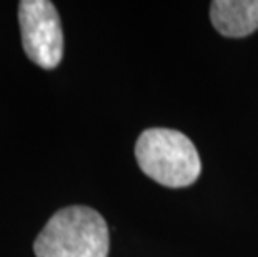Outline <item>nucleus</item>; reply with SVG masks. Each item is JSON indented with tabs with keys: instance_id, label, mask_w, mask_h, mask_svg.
Listing matches in <instances>:
<instances>
[{
	"instance_id": "nucleus-4",
	"label": "nucleus",
	"mask_w": 258,
	"mask_h": 257,
	"mask_svg": "<svg viewBox=\"0 0 258 257\" xmlns=\"http://www.w3.org/2000/svg\"><path fill=\"white\" fill-rule=\"evenodd\" d=\"M210 19L218 34L241 39L258 29V0H215Z\"/></svg>"
},
{
	"instance_id": "nucleus-3",
	"label": "nucleus",
	"mask_w": 258,
	"mask_h": 257,
	"mask_svg": "<svg viewBox=\"0 0 258 257\" xmlns=\"http://www.w3.org/2000/svg\"><path fill=\"white\" fill-rule=\"evenodd\" d=\"M19 24L27 57L42 69H55L63 56V34L55 5L48 0H22Z\"/></svg>"
},
{
	"instance_id": "nucleus-2",
	"label": "nucleus",
	"mask_w": 258,
	"mask_h": 257,
	"mask_svg": "<svg viewBox=\"0 0 258 257\" xmlns=\"http://www.w3.org/2000/svg\"><path fill=\"white\" fill-rule=\"evenodd\" d=\"M135 159L145 176L170 189L188 187L202 172L194 142L173 129L144 130L137 139Z\"/></svg>"
},
{
	"instance_id": "nucleus-1",
	"label": "nucleus",
	"mask_w": 258,
	"mask_h": 257,
	"mask_svg": "<svg viewBox=\"0 0 258 257\" xmlns=\"http://www.w3.org/2000/svg\"><path fill=\"white\" fill-rule=\"evenodd\" d=\"M108 226L95 209L70 205L55 212L34 242L37 257H107Z\"/></svg>"
}]
</instances>
